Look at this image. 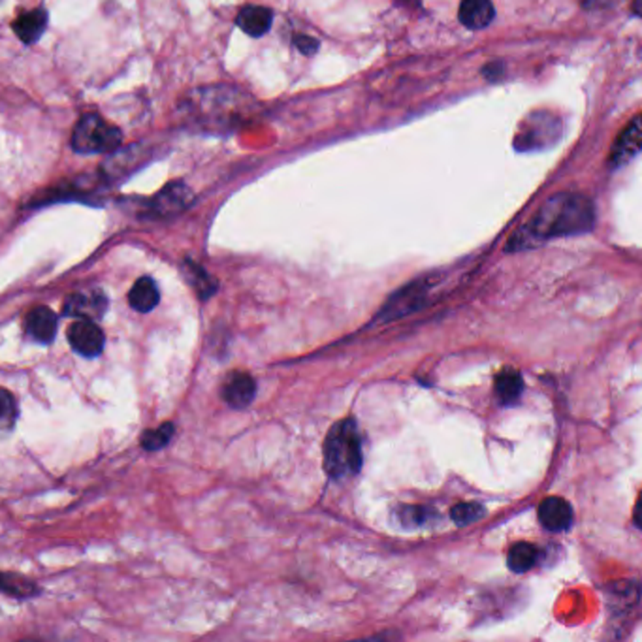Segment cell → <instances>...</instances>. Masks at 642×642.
<instances>
[{
    "label": "cell",
    "instance_id": "obj_1",
    "mask_svg": "<svg viewBox=\"0 0 642 642\" xmlns=\"http://www.w3.org/2000/svg\"><path fill=\"white\" fill-rule=\"evenodd\" d=\"M593 204L581 195H556L542 204L535 217L510 239L509 251L539 245L550 237L576 236L593 229Z\"/></svg>",
    "mask_w": 642,
    "mask_h": 642
},
{
    "label": "cell",
    "instance_id": "obj_2",
    "mask_svg": "<svg viewBox=\"0 0 642 642\" xmlns=\"http://www.w3.org/2000/svg\"><path fill=\"white\" fill-rule=\"evenodd\" d=\"M362 468V441L352 419L337 422L325 439V471L332 478L355 475Z\"/></svg>",
    "mask_w": 642,
    "mask_h": 642
},
{
    "label": "cell",
    "instance_id": "obj_3",
    "mask_svg": "<svg viewBox=\"0 0 642 642\" xmlns=\"http://www.w3.org/2000/svg\"><path fill=\"white\" fill-rule=\"evenodd\" d=\"M123 143V132L99 114H85L74 126L72 148L76 153H111Z\"/></svg>",
    "mask_w": 642,
    "mask_h": 642
},
{
    "label": "cell",
    "instance_id": "obj_4",
    "mask_svg": "<svg viewBox=\"0 0 642 642\" xmlns=\"http://www.w3.org/2000/svg\"><path fill=\"white\" fill-rule=\"evenodd\" d=\"M68 341L82 357H99L104 349V333L91 318H77L67 332Z\"/></svg>",
    "mask_w": 642,
    "mask_h": 642
},
{
    "label": "cell",
    "instance_id": "obj_5",
    "mask_svg": "<svg viewBox=\"0 0 642 642\" xmlns=\"http://www.w3.org/2000/svg\"><path fill=\"white\" fill-rule=\"evenodd\" d=\"M192 202V192L183 181L168 183L151 200V213L156 217H172L185 212Z\"/></svg>",
    "mask_w": 642,
    "mask_h": 642
},
{
    "label": "cell",
    "instance_id": "obj_6",
    "mask_svg": "<svg viewBox=\"0 0 642 642\" xmlns=\"http://www.w3.org/2000/svg\"><path fill=\"white\" fill-rule=\"evenodd\" d=\"M151 151H143L141 146H131L126 149H116L111 151L109 160L102 165V173L104 180H121L131 175L134 170H138V166H141L146 163L148 156Z\"/></svg>",
    "mask_w": 642,
    "mask_h": 642
},
{
    "label": "cell",
    "instance_id": "obj_7",
    "mask_svg": "<svg viewBox=\"0 0 642 642\" xmlns=\"http://www.w3.org/2000/svg\"><path fill=\"white\" fill-rule=\"evenodd\" d=\"M106 309H108V300L100 291L74 293L67 298V301H64V313L77 318L99 320L104 317Z\"/></svg>",
    "mask_w": 642,
    "mask_h": 642
},
{
    "label": "cell",
    "instance_id": "obj_8",
    "mask_svg": "<svg viewBox=\"0 0 642 642\" xmlns=\"http://www.w3.org/2000/svg\"><path fill=\"white\" fill-rule=\"evenodd\" d=\"M640 138H642L640 117H635L623 128V132L618 136L616 143L611 149V160H608L611 168L616 170L637 156V153L640 151Z\"/></svg>",
    "mask_w": 642,
    "mask_h": 642
},
{
    "label": "cell",
    "instance_id": "obj_9",
    "mask_svg": "<svg viewBox=\"0 0 642 642\" xmlns=\"http://www.w3.org/2000/svg\"><path fill=\"white\" fill-rule=\"evenodd\" d=\"M539 520L550 532H566L573 524V507L564 497H547L539 505Z\"/></svg>",
    "mask_w": 642,
    "mask_h": 642
},
{
    "label": "cell",
    "instance_id": "obj_10",
    "mask_svg": "<svg viewBox=\"0 0 642 642\" xmlns=\"http://www.w3.org/2000/svg\"><path fill=\"white\" fill-rule=\"evenodd\" d=\"M556 121L550 114H535L534 121H526L524 132L517 136V148L518 149H539L547 148L552 141L558 140L559 132H542V128Z\"/></svg>",
    "mask_w": 642,
    "mask_h": 642
},
{
    "label": "cell",
    "instance_id": "obj_11",
    "mask_svg": "<svg viewBox=\"0 0 642 642\" xmlns=\"http://www.w3.org/2000/svg\"><path fill=\"white\" fill-rule=\"evenodd\" d=\"M256 382L247 373H234L222 387V397L234 409H244L254 399Z\"/></svg>",
    "mask_w": 642,
    "mask_h": 642
},
{
    "label": "cell",
    "instance_id": "obj_12",
    "mask_svg": "<svg viewBox=\"0 0 642 642\" xmlns=\"http://www.w3.org/2000/svg\"><path fill=\"white\" fill-rule=\"evenodd\" d=\"M27 332L38 343H52L57 333V315L50 308H36L27 317Z\"/></svg>",
    "mask_w": 642,
    "mask_h": 642
},
{
    "label": "cell",
    "instance_id": "obj_13",
    "mask_svg": "<svg viewBox=\"0 0 642 642\" xmlns=\"http://www.w3.org/2000/svg\"><path fill=\"white\" fill-rule=\"evenodd\" d=\"M458 15L463 27H468L471 30H480L486 28L492 23L495 10L492 0H461Z\"/></svg>",
    "mask_w": 642,
    "mask_h": 642
},
{
    "label": "cell",
    "instance_id": "obj_14",
    "mask_svg": "<svg viewBox=\"0 0 642 642\" xmlns=\"http://www.w3.org/2000/svg\"><path fill=\"white\" fill-rule=\"evenodd\" d=\"M237 27L242 28L245 35L259 38L264 36L274 23V13L264 6H247L237 13Z\"/></svg>",
    "mask_w": 642,
    "mask_h": 642
},
{
    "label": "cell",
    "instance_id": "obj_15",
    "mask_svg": "<svg viewBox=\"0 0 642 642\" xmlns=\"http://www.w3.org/2000/svg\"><path fill=\"white\" fill-rule=\"evenodd\" d=\"M13 32L23 44H35L47 27V13L44 10H30L20 15L18 20L13 21Z\"/></svg>",
    "mask_w": 642,
    "mask_h": 642
},
{
    "label": "cell",
    "instance_id": "obj_16",
    "mask_svg": "<svg viewBox=\"0 0 642 642\" xmlns=\"http://www.w3.org/2000/svg\"><path fill=\"white\" fill-rule=\"evenodd\" d=\"M426 291L422 283H414L411 286H407L404 293L396 294L387 308H384V317L387 318H396V317H401L405 313H411V309H419L421 308V301L424 298Z\"/></svg>",
    "mask_w": 642,
    "mask_h": 642
},
{
    "label": "cell",
    "instance_id": "obj_17",
    "mask_svg": "<svg viewBox=\"0 0 642 642\" xmlns=\"http://www.w3.org/2000/svg\"><path fill=\"white\" fill-rule=\"evenodd\" d=\"M158 300H160L158 288L151 277L138 279L131 288V293H128V303H131L132 309L140 313L153 311L156 308Z\"/></svg>",
    "mask_w": 642,
    "mask_h": 642
},
{
    "label": "cell",
    "instance_id": "obj_18",
    "mask_svg": "<svg viewBox=\"0 0 642 642\" xmlns=\"http://www.w3.org/2000/svg\"><path fill=\"white\" fill-rule=\"evenodd\" d=\"M524 390L522 375L515 369H503V372L495 377V394L502 399V404L510 405L518 401Z\"/></svg>",
    "mask_w": 642,
    "mask_h": 642
},
{
    "label": "cell",
    "instance_id": "obj_19",
    "mask_svg": "<svg viewBox=\"0 0 642 642\" xmlns=\"http://www.w3.org/2000/svg\"><path fill=\"white\" fill-rule=\"evenodd\" d=\"M539 550L534 547L532 542H517L515 547H510L507 564L512 573H526L537 564Z\"/></svg>",
    "mask_w": 642,
    "mask_h": 642
},
{
    "label": "cell",
    "instance_id": "obj_20",
    "mask_svg": "<svg viewBox=\"0 0 642 642\" xmlns=\"http://www.w3.org/2000/svg\"><path fill=\"white\" fill-rule=\"evenodd\" d=\"M187 277L189 281L192 283V286L197 288V293L202 300H207L210 298L215 291H217V283L212 276H207L205 271L198 266V264H192V262H187Z\"/></svg>",
    "mask_w": 642,
    "mask_h": 642
},
{
    "label": "cell",
    "instance_id": "obj_21",
    "mask_svg": "<svg viewBox=\"0 0 642 642\" xmlns=\"http://www.w3.org/2000/svg\"><path fill=\"white\" fill-rule=\"evenodd\" d=\"M0 590L18 598H30L36 593L35 582L23 579L20 574H10V573H0Z\"/></svg>",
    "mask_w": 642,
    "mask_h": 642
},
{
    "label": "cell",
    "instance_id": "obj_22",
    "mask_svg": "<svg viewBox=\"0 0 642 642\" xmlns=\"http://www.w3.org/2000/svg\"><path fill=\"white\" fill-rule=\"evenodd\" d=\"M172 436H173V424L166 422L156 429H148L146 433H143L140 441L146 451H160V448L170 443Z\"/></svg>",
    "mask_w": 642,
    "mask_h": 642
},
{
    "label": "cell",
    "instance_id": "obj_23",
    "mask_svg": "<svg viewBox=\"0 0 642 642\" xmlns=\"http://www.w3.org/2000/svg\"><path fill=\"white\" fill-rule=\"evenodd\" d=\"M18 419V405L8 390L0 389V431H8L13 428Z\"/></svg>",
    "mask_w": 642,
    "mask_h": 642
},
{
    "label": "cell",
    "instance_id": "obj_24",
    "mask_svg": "<svg viewBox=\"0 0 642 642\" xmlns=\"http://www.w3.org/2000/svg\"><path fill=\"white\" fill-rule=\"evenodd\" d=\"M451 517L458 526H469L485 517V509L478 503H460L453 509Z\"/></svg>",
    "mask_w": 642,
    "mask_h": 642
},
{
    "label": "cell",
    "instance_id": "obj_25",
    "mask_svg": "<svg viewBox=\"0 0 642 642\" xmlns=\"http://www.w3.org/2000/svg\"><path fill=\"white\" fill-rule=\"evenodd\" d=\"M429 512L422 507H404L399 509V518L404 522H414V524H424L426 517Z\"/></svg>",
    "mask_w": 642,
    "mask_h": 642
},
{
    "label": "cell",
    "instance_id": "obj_26",
    "mask_svg": "<svg viewBox=\"0 0 642 642\" xmlns=\"http://www.w3.org/2000/svg\"><path fill=\"white\" fill-rule=\"evenodd\" d=\"M296 45L300 47V52H303V53H313V52H317V40H311V38H308V36H300V38H296Z\"/></svg>",
    "mask_w": 642,
    "mask_h": 642
}]
</instances>
